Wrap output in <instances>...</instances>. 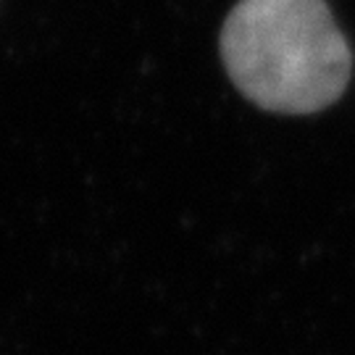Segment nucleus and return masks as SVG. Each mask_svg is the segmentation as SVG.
Listing matches in <instances>:
<instances>
[{"instance_id":"nucleus-1","label":"nucleus","mask_w":355,"mask_h":355,"mask_svg":"<svg viewBox=\"0 0 355 355\" xmlns=\"http://www.w3.org/2000/svg\"><path fill=\"white\" fill-rule=\"evenodd\" d=\"M218 51L242 98L284 116L334 105L353 69L327 0H240L221 26Z\"/></svg>"}]
</instances>
